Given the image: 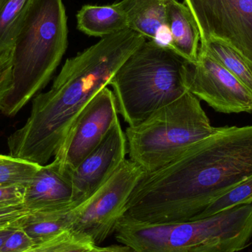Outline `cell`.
Listing matches in <instances>:
<instances>
[{"label": "cell", "instance_id": "obj_1", "mask_svg": "<svg viewBox=\"0 0 252 252\" xmlns=\"http://www.w3.org/2000/svg\"><path fill=\"white\" fill-rule=\"evenodd\" d=\"M252 176V125L219 127L158 170L145 173L127 204L151 224L194 221L216 199Z\"/></svg>", "mask_w": 252, "mask_h": 252}, {"label": "cell", "instance_id": "obj_2", "mask_svg": "<svg viewBox=\"0 0 252 252\" xmlns=\"http://www.w3.org/2000/svg\"><path fill=\"white\" fill-rule=\"evenodd\" d=\"M145 41L138 32L125 30L68 59L51 88L34 97L26 123L9 136V156L47 164L81 111L109 85L121 65Z\"/></svg>", "mask_w": 252, "mask_h": 252}, {"label": "cell", "instance_id": "obj_3", "mask_svg": "<svg viewBox=\"0 0 252 252\" xmlns=\"http://www.w3.org/2000/svg\"><path fill=\"white\" fill-rule=\"evenodd\" d=\"M68 46L63 0H32L12 52L13 89L1 112L13 117L48 84Z\"/></svg>", "mask_w": 252, "mask_h": 252}, {"label": "cell", "instance_id": "obj_4", "mask_svg": "<svg viewBox=\"0 0 252 252\" xmlns=\"http://www.w3.org/2000/svg\"><path fill=\"white\" fill-rule=\"evenodd\" d=\"M114 234L133 252H238L252 238V203L176 224H151L124 216Z\"/></svg>", "mask_w": 252, "mask_h": 252}, {"label": "cell", "instance_id": "obj_5", "mask_svg": "<svg viewBox=\"0 0 252 252\" xmlns=\"http://www.w3.org/2000/svg\"><path fill=\"white\" fill-rule=\"evenodd\" d=\"M187 64L174 52L148 40L127 58L109 86L118 113L128 126L139 124L188 91Z\"/></svg>", "mask_w": 252, "mask_h": 252}, {"label": "cell", "instance_id": "obj_6", "mask_svg": "<svg viewBox=\"0 0 252 252\" xmlns=\"http://www.w3.org/2000/svg\"><path fill=\"white\" fill-rule=\"evenodd\" d=\"M218 129L210 124L199 99L188 91L142 122L126 128L128 158L150 173Z\"/></svg>", "mask_w": 252, "mask_h": 252}, {"label": "cell", "instance_id": "obj_7", "mask_svg": "<svg viewBox=\"0 0 252 252\" xmlns=\"http://www.w3.org/2000/svg\"><path fill=\"white\" fill-rule=\"evenodd\" d=\"M145 173L139 164L126 158L104 185L71 210V229L90 237L97 246L106 241L115 233L132 192Z\"/></svg>", "mask_w": 252, "mask_h": 252}, {"label": "cell", "instance_id": "obj_8", "mask_svg": "<svg viewBox=\"0 0 252 252\" xmlns=\"http://www.w3.org/2000/svg\"><path fill=\"white\" fill-rule=\"evenodd\" d=\"M199 28L201 41L226 43L252 63V0H184Z\"/></svg>", "mask_w": 252, "mask_h": 252}, {"label": "cell", "instance_id": "obj_9", "mask_svg": "<svg viewBox=\"0 0 252 252\" xmlns=\"http://www.w3.org/2000/svg\"><path fill=\"white\" fill-rule=\"evenodd\" d=\"M113 91L100 90L84 108L71 126L54 156L62 170L70 173L106 137L118 118Z\"/></svg>", "mask_w": 252, "mask_h": 252}, {"label": "cell", "instance_id": "obj_10", "mask_svg": "<svg viewBox=\"0 0 252 252\" xmlns=\"http://www.w3.org/2000/svg\"><path fill=\"white\" fill-rule=\"evenodd\" d=\"M187 87L216 112L252 113L251 92L200 47L196 62L187 64Z\"/></svg>", "mask_w": 252, "mask_h": 252}, {"label": "cell", "instance_id": "obj_11", "mask_svg": "<svg viewBox=\"0 0 252 252\" xmlns=\"http://www.w3.org/2000/svg\"><path fill=\"white\" fill-rule=\"evenodd\" d=\"M127 154L126 133L118 120L101 143L69 173L75 207L90 198L118 171Z\"/></svg>", "mask_w": 252, "mask_h": 252}, {"label": "cell", "instance_id": "obj_12", "mask_svg": "<svg viewBox=\"0 0 252 252\" xmlns=\"http://www.w3.org/2000/svg\"><path fill=\"white\" fill-rule=\"evenodd\" d=\"M23 204L29 211L75 207L69 173L54 159L40 165L26 185Z\"/></svg>", "mask_w": 252, "mask_h": 252}, {"label": "cell", "instance_id": "obj_13", "mask_svg": "<svg viewBox=\"0 0 252 252\" xmlns=\"http://www.w3.org/2000/svg\"><path fill=\"white\" fill-rule=\"evenodd\" d=\"M170 0H121L128 28L161 47L172 50L167 24V7Z\"/></svg>", "mask_w": 252, "mask_h": 252}, {"label": "cell", "instance_id": "obj_14", "mask_svg": "<svg viewBox=\"0 0 252 252\" xmlns=\"http://www.w3.org/2000/svg\"><path fill=\"white\" fill-rule=\"evenodd\" d=\"M167 24L171 36V50L189 63L198 59L201 34L192 12L185 2L170 0Z\"/></svg>", "mask_w": 252, "mask_h": 252}, {"label": "cell", "instance_id": "obj_15", "mask_svg": "<svg viewBox=\"0 0 252 252\" xmlns=\"http://www.w3.org/2000/svg\"><path fill=\"white\" fill-rule=\"evenodd\" d=\"M77 28L89 36L102 38L129 29L125 12L118 2L86 4L77 13Z\"/></svg>", "mask_w": 252, "mask_h": 252}, {"label": "cell", "instance_id": "obj_16", "mask_svg": "<svg viewBox=\"0 0 252 252\" xmlns=\"http://www.w3.org/2000/svg\"><path fill=\"white\" fill-rule=\"evenodd\" d=\"M75 207L44 209L30 211L19 219L17 227L26 232L36 244L71 229L69 213Z\"/></svg>", "mask_w": 252, "mask_h": 252}, {"label": "cell", "instance_id": "obj_17", "mask_svg": "<svg viewBox=\"0 0 252 252\" xmlns=\"http://www.w3.org/2000/svg\"><path fill=\"white\" fill-rule=\"evenodd\" d=\"M208 53L252 93V63L236 50L219 40L210 38L200 43Z\"/></svg>", "mask_w": 252, "mask_h": 252}, {"label": "cell", "instance_id": "obj_18", "mask_svg": "<svg viewBox=\"0 0 252 252\" xmlns=\"http://www.w3.org/2000/svg\"><path fill=\"white\" fill-rule=\"evenodd\" d=\"M32 0H0V56H10Z\"/></svg>", "mask_w": 252, "mask_h": 252}, {"label": "cell", "instance_id": "obj_19", "mask_svg": "<svg viewBox=\"0 0 252 252\" xmlns=\"http://www.w3.org/2000/svg\"><path fill=\"white\" fill-rule=\"evenodd\" d=\"M38 245L39 252H91L97 247L91 238L72 229L63 231Z\"/></svg>", "mask_w": 252, "mask_h": 252}, {"label": "cell", "instance_id": "obj_20", "mask_svg": "<svg viewBox=\"0 0 252 252\" xmlns=\"http://www.w3.org/2000/svg\"><path fill=\"white\" fill-rule=\"evenodd\" d=\"M252 203V176L213 201L197 220L210 217L236 206Z\"/></svg>", "mask_w": 252, "mask_h": 252}, {"label": "cell", "instance_id": "obj_21", "mask_svg": "<svg viewBox=\"0 0 252 252\" xmlns=\"http://www.w3.org/2000/svg\"><path fill=\"white\" fill-rule=\"evenodd\" d=\"M40 165L7 155L0 159V185H27Z\"/></svg>", "mask_w": 252, "mask_h": 252}, {"label": "cell", "instance_id": "obj_22", "mask_svg": "<svg viewBox=\"0 0 252 252\" xmlns=\"http://www.w3.org/2000/svg\"><path fill=\"white\" fill-rule=\"evenodd\" d=\"M35 244V241L26 232L16 227L6 240L0 252H24Z\"/></svg>", "mask_w": 252, "mask_h": 252}, {"label": "cell", "instance_id": "obj_23", "mask_svg": "<svg viewBox=\"0 0 252 252\" xmlns=\"http://www.w3.org/2000/svg\"><path fill=\"white\" fill-rule=\"evenodd\" d=\"M12 89V54L0 56V110Z\"/></svg>", "mask_w": 252, "mask_h": 252}, {"label": "cell", "instance_id": "obj_24", "mask_svg": "<svg viewBox=\"0 0 252 252\" xmlns=\"http://www.w3.org/2000/svg\"><path fill=\"white\" fill-rule=\"evenodd\" d=\"M26 185L9 184L0 185V205H22L25 199Z\"/></svg>", "mask_w": 252, "mask_h": 252}, {"label": "cell", "instance_id": "obj_25", "mask_svg": "<svg viewBox=\"0 0 252 252\" xmlns=\"http://www.w3.org/2000/svg\"><path fill=\"white\" fill-rule=\"evenodd\" d=\"M29 212L24 204L17 206L0 205V219L10 216H24Z\"/></svg>", "mask_w": 252, "mask_h": 252}, {"label": "cell", "instance_id": "obj_26", "mask_svg": "<svg viewBox=\"0 0 252 252\" xmlns=\"http://www.w3.org/2000/svg\"><path fill=\"white\" fill-rule=\"evenodd\" d=\"M27 215V214H26ZM24 216H10V217L1 218L0 219V232L10 229V228L16 227L17 226L18 220Z\"/></svg>", "mask_w": 252, "mask_h": 252}, {"label": "cell", "instance_id": "obj_27", "mask_svg": "<svg viewBox=\"0 0 252 252\" xmlns=\"http://www.w3.org/2000/svg\"><path fill=\"white\" fill-rule=\"evenodd\" d=\"M91 252H133V251L129 247L121 244V245H112L105 247H100L97 246Z\"/></svg>", "mask_w": 252, "mask_h": 252}, {"label": "cell", "instance_id": "obj_28", "mask_svg": "<svg viewBox=\"0 0 252 252\" xmlns=\"http://www.w3.org/2000/svg\"><path fill=\"white\" fill-rule=\"evenodd\" d=\"M16 227H17V226H16V227L10 228V229H5V230L1 231V232H0V250H1L2 246L4 245L6 240L7 239V238L10 236V234L13 232V231L14 230Z\"/></svg>", "mask_w": 252, "mask_h": 252}, {"label": "cell", "instance_id": "obj_29", "mask_svg": "<svg viewBox=\"0 0 252 252\" xmlns=\"http://www.w3.org/2000/svg\"><path fill=\"white\" fill-rule=\"evenodd\" d=\"M6 157V155H1V154H0V159H2V158H4V157Z\"/></svg>", "mask_w": 252, "mask_h": 252}]
</instances>
